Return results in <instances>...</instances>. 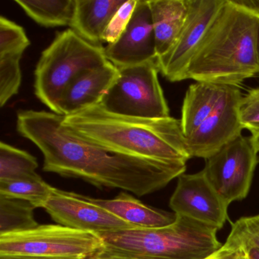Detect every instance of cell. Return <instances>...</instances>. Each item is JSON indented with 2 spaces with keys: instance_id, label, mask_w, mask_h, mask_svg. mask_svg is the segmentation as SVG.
<instances>
[{
  "instance_id": "obj_1",
  "label": "cell",
  "mask_w": 259,
  "mask_h": 259,
  "mask_svg": "<svg viewBox=\"0 0 259 259\" xmlns=\"http://www.w3.org/2000/svg\"><path fill=\"white\" fill-rule=\"evenodd\" d=\"M63 116L45 110H20L18 133L44 156L45 172L80 179L101 189H119L144 196L184 174L186 163L115 154L68 133Z\"/></svg>"
},
{
  "instance_id": "obj_2",
  "label": "cell",
  "mask_w": 259,
  "mask_h": 259,
  "mask_svg": "<svg viewBox=\"0 0 259 259\" xmlns=\"http://www.w3.org/2000/svg\"><path fill=\"white\" fill-rule=\"evenodd\" d=\"M62 125L74 137L115 154L183 163L192 158L181 122L171 116H119L98 104L63 116Z\"/></svg>"
},
{
  "instance_id": "obj_3",
  "label": "cell",
  "mask_w": 259,
  "mask_h": 259,
  "mask_svg": "<svg viewBox=\"0 0 259 259\" xmlns=\"http://www.w3.org/2000/svg\"><path fill=\"white\" fill-rule=\"evenodd\" d=\"M259 13L242 0H224L187 69V79L238 86L259 73Z\"/></svg>"
},
{
  "instance_id": "obj_4",
  "label": "cell",
  "mask_w": 259,
  "mask_h": 259,
  "mask_svg": "<svg viewBox=\"0 0 259 259\" xmlns=\"http://www.w3.org/2000/svg\"><path fill=\"white\" fill-rule=\"evenodd\" d=\"M218 229L176 214L170 225L100 233V252L131 259H205L222 247Z\"/></svg>"
},
{
  "instance_id": "obj_5",
  "label": "cell",
  "mask_w": 259,
  "mask_h": 259,
  "mask_svg": "<svg viewBox=\"0 0 259 259\" xmlns=\"http://www.w3.org/2000/svg\"><path fill=\"white\" fill-rule=\"evenodd\" d=\"M108 62L102 45L81 38L69 28L58 32L40 56L34 71V94L51 112L70 84L84 72Z\"/></svg>"
},
{
  "instance_id": "obj_6",
  "label": "cell",
  "mask_w": 259,
  "mask_h": 259,
  "mask_svg": "<svg viewBox=\"0 0 259 259\" xmlns=\"http://www.w3.org/2000/svg\"><path fill=\"white\" fill-rule=\"evenodd\" d=\"M104 248L99 235L60 224L0 235V256L90 259Z\"/></svg>"
},
{
  "instance_id": "obj_7",
  "label": "cell",
  "mask_w": 259,
  "mask_h": 259,
  "mask_svg": "<svg viewBox=\"0 0 259 259\" xmlns=\"http://www.w3.org/2000/svg\"><path fill=\"white\" fill-rule=\"evenodd\" d=\"M157 60L119 69V75L101 101L106 111L119 116L160 119L169 108L159 81Z\"/></svg>"
},
{
  "instance_id": "obj_8",
  "label": "cell",
  "mask_w": 259,
  "mask_h": 259,
  "mask_svg": "<svg viewBox=\"0 0 259 259\" xmlns=\"http://www.w3.org/2000/svg\"><path fill=\"white\" fill-rule=\"evenodd\" d=\"M257 154L251 136H241L206 159L204 175L228 205L248 195Z\"/></svg>"
},
{
  "instance_id": "obj_9",
  "label": "cell",
  "mask_w": 259,
  "mask_h": 259,
  "mask_svg": "<svg viewBox=\"0 0 259 259\" xmlns=\"http://www.w3.org/2000/svg\"><path fill=\"white\" fill-rule=\"evenodd\" d=\"M224 0H188L189 9L177 41L165 55L157 59L159 71L170 82L187 79V69L209 25Z\"/></svg>"
},
{
  "instance_id": "obj_10",
  "label": "cell",
  "mask_w": 259,
  "mask_h": 259,
  "mask_svg": "<svg viewBox=\"0 0 259 259\" xmlns=\"http://www.w3.org/2000/svg\"><path fill=\"white\" fill-rule=\"evenodd\" d=\"M228 204L210 184L204 171L182 174L169 201L175 214L182 215L220 230L227 218Z\"/></svg>"
},
{
  "instance_id": "obj_11",
  "label": "cell",
  "mask_w": 259,
  "mask_h": 259,
  "mask_svg": "<svg viewBox=\"0 0 259 259\" xmlns=\"http://www.w3.org/2000/svg\"><path fill=\"white\" fill-rule=\"evenodd\" d=\"M242 95L238 86H228L216 110L186 139L192 157L207 159L229 142L242 136L239 103Z\"/></svg>"
},
{
  "instance_id": "obj_12",
  "label": "cell",
  "mask_w": 259,
  "mask_h": 259,
  "mask_svg": "<svg viewBox=\"0 0 259 259\" xmlns=\"http://www.w3.org/2000/svg\"><path fill=\"white\" fill-rule=\"evenodd\" d=\"M45 209L60 225L96 234L138 228L87 201L79 194L56 188Z\"/></svg>"
},
{
  "instance_id": "obj_13",
  "label": "cell",
  "mask_w": 259,
  "mask_h": 259,
  "mask_svg": "<svg viewBox=\"0 0 259 259\" xmlns=\"http://www.w3.org/2000/svg\"><path fill=\"white\" fill-rule=\"evenodd\" d=\"M104 50L107 60L118 69L157 60L148 0H137L128 26L115 43L107 45Z\"/></svg>"
},
{
  "instance_id": "obj_14",
  "label": "cell",
  "mask_w": 259,
  "mask_h": 259,
  "mask_svg": "<svg viewBox=\"0 0 259 259\" xmlns=\"http://www.w3.org/2000/svg\"><path fill=\"white\" fill-rule=\"evenodd\" d=\"M119 75V69L110 62L91 69L70 84L58 104V115L76 114L101 104Z\"/></svg>"
},
{
  "instance_id": "obj_15",
  "label": "cell",
  "mask_w": 259,
  "mask_h": 259,
  "mask_svg": "<svg viewBox=\"0 0 259 259\" xmlns=\"http://www.w3.org/2000/svg\"><path fill=\"white\" fill-rule=\"evenodd\" d=\"M81 197L138 228L166 227L176 220V214L153 208L126 192H120L113 199H100L83 195Z\"/></svg>"
},
{
  "instance_id": "obj_16",
  "label": "cell",
  "mask_w": 259,
  "mask_h": 259,
  "mask_svg": "<svg viewBox=\"0 0 259 259\" xmlns=\"http://www.w3.org/2000/svg\"><path fill=\"white\" fill-rule=\"evenodd\" d=\"M229 85L196 81L186 91L180 119L183 134L187 139L221 104Z\"/></svg>"
},
{
  "instance_id": "obj_17",
  "label": "cell",
  "mask_w": 259,
  "mask_h": 259,
  "mask_svg": "<svg viewBox=\"0 0 259 259\" xmlns=\"http://www.w3.org/2000/svg\"><path fill=\"white\" fill-rule=\"evenodd\" d=\"M124 3V0H75L70 28L89 43L101 45L106 28Z\"/></svg>"
},
{
  "instance_id": "obj_18",
  "label": "cell",
  "mask_w": 259,
  "mask_h": 259,
  "mask_svg": "<svg viewBox=\"0 0 259 259\" xmlns=\"http://www.w3.org/2000/svg\"><path fill=\"white\" fill-rule=\"evenodd\" d=\"M155 36L157 59L177 41L188 15V0H148Z\"/></svg>"
},
{
  "instance_id": "obj_19",
  "label": "cell",
  "mask_w": 259,
  "mask_h": 259,
  "mask_svg": "<svg viewBox=\"0 0 259 259\" xmlns=\"http://www.w3.org/2000/svg\"><path fill=\"white\" fill-rule=\"evenodd\" d=\"M28 17L46 28L69 26L75 10V0H15Z\"/></svg>"
},
{
  "instance_id": "obj_20",
  "label": "cell",
  "mask_w": 259,
  "mask_h": 259,
  "mask_svg": "<svg viewBox=\"0 0 259 259\" xmlns=\"http://www.w3.org/2000/svg\"><path fill=\"white\" fill-rule=\"evenodd\" d=\"M36 207L18 198L0 195V235L19 233L39 225L34 218Z\"/></svg>"
},
{
  "instance_id": "obj_21",
  "label": "cell",
  "mask_w": 259,
  "mask_h": 259,
  "mask_svg": "<svg viewBox=\"0 0 259 259\" xmlns=\"http://www.w3.org/2000/svg\"><path fill=\"white\" fill-rule=\"evenodd\" d=\"M37 167V158L32 154L0 142V181L36 177Z\"/></svg>"
},
{
  "instance_id": "obj_22",
  "label": "cell",
  "mask_w": 259,
  "mask_h": 259,
  "mask_svg": "<svg viewBox=\"0 0 259 259\" xmlns=\"http://www.w3.org/2000/svg\"><path fill=\"white\" fill-rule=\"evenodd\" d=\"M54 188L37 175L31 178L0 181V195L24 200L36 208H45Z\"/></svg>"
},
{
  "instance_id": "obj_23",
  "label": "cell",
  "mask_w": 259,
  "mask_h": 259,
  "mask_svg": "<svg viewBox=\"0 0 259 259\" xmlns=\"http://www.w3.org/2000/svg\"><path fill=\"white\" fill-rule=\"evenodd\" d=\"M22 56L0 57V106L4 107L19 93L22 84L20 60Z\"/></svg>"
},
{
  "instance_id": "obj_24",
  "label": "cell",
  "mask_w": 259,
  "mask_h": 259,
  "mask_svg": "<svg viewBox=\"0 0 259 259\" xmlns=\"http://www.w3.org/2000/svg\"><path fill=\"white\" fill-rule=\"evenodd\" d=\"M225 246L241 248L248 252L252 248L259 249V214L242 218L232 226Z\"/></svg>"
},
{
  "instance_id": "obj_25",
  "label": "cell",
  "mask_w": 259,
  "mask_h": 259,
  "mask_svg": "<svg viewBox=\"0 0 259 259\" xmlns=\"http://www.w3.org/2000/svg\"><path fill=\"white\" fill-rule=\"evenodd\" d=\"M31 45L25 29L4 16L0 17V57L23 55Z\"/></svg>"
},
{
  "instance_id": "obj_26",
  "label": "cell",
  "mask_w": 259,
  "mask_h": 259,
  "mask_svg": "<svg viewBox=\"0 0 259 259\" xmlns=\"http://www.w3.org/2000/svg\"><path fill=\"white\" fill-rule=\"evenodd\" d=\"M239 119L243 130L251 136L259 135V87L251 89L239 103Z\"/></svg>"
},
{
  "instance_id": "obj_27",
  "label": "cell",
  "mask_w": 259,
  "mask_h": 259,
  "mask_svg": "<svg viewBox=\"0 0 259 259\" xmlns=\"http://www.w3.org/2000/svg\"><path fill=\"white\" fill-rule=\"evenodd\" d=\"M137 0H126L113 16L102 37V43H115L128 26L136 9Z\"/></svg>"
},
{
  "instance_id": "obj_28",
  "label": "cell",
  "mask_w": 259,
  "mask_h": 259,
  "mask_svg": "<svg viewBox=\"0 0 259 259\" xmlns=\"http://www.w3.org/2000/svg\"><path fill=\"white\" fill-rule=\"evenodd\" d=\"M205 259H248V255L243 249L229 248L223 245L220 249Z\"/></svg>"
},
{
  "instance_id": "obj_29",
  "label": "cell",
  "mask_w": 259,
  "mask_h": 259,
  "mask_svg": "<svg viewBox=\"0 0 259 259\" xmlns=\"http://www.w3.org/2000/svg\"><path fill=\"white\" fill-rule=\"evenodd\" d=\"M0 259H62L51 257H31V256H0Z\"/></svg>"
},
{
  "instance_id": "obj_30",
  "label": "cell",
  "mask_w": 259,
  "mask_h": 259,
  "mask_svg": "<svg viewBox=\"0 0 259 259\" xmlns=\"http://www.w3.org/2000/svg\"><path fill=\"white\" fill-rule=\"evenodd\" d=\"M90 259H131L128 257H119V256L109 255V254H103V253L98 252L96 255L91 257Z\"/></svg>"
},
{
  "instance_id": "obj_31",
  "label": "cell",
  "mask_w": 259,
  "mask_h": 259,
  "mask_svg": "<svg viewBox=\"0 0 259 259\" xmlns=\"http://www.w3.org/2000/svg\"><path fill=\"white\" fill-rule=\"evenodd\" d=\"M244 4L255 10L259 13V0H242Z\"/></svg>"
},
{
  "instance_id": "obj_32",
  "label": "cell",
  "mask_w": 259,
  "mask_h": 259,
  "mask_svg": "<svg viewBox=\"0 0 259 259\" xmlns=\"http://www.w3.org/2000/svg\"><path fill=\"white\" fill-rule=\"evenodd\" d=\"M248 259H259V249L252 248L248 252Z\"/></svg>"
},
{
  "instance_id": "obj_33",
  "label": "cell",
  "mask_w": 259,
  "mask_h": 259,
  "mask_svg": "<svg viewBox=\"0 0 259 259\" xmlns=\"http://www.w3.org/2000/svg\"><path fill=\"white\" fill-rule=\"evenodd\" d=\"M251 137H252L253 142H254V145H255L256 149H257L259 153V135L255 136H251Z\"/></svg>"
},
{
  "instance_id": "obj_34",
  "label": "cell",
  "mask_w": 259,
  "mask_h": 259,
  "mask_svg": "<svg viewBox=\"0 0 259 259\" xmlns=\"http://www.w3.org/2000/svg\"><path fill=\"white\" fill-rule=\"evenodd\" d=\"M257 67H258V72H259V31H258V35H257Z\"/></svg>"
}]
</instances>
